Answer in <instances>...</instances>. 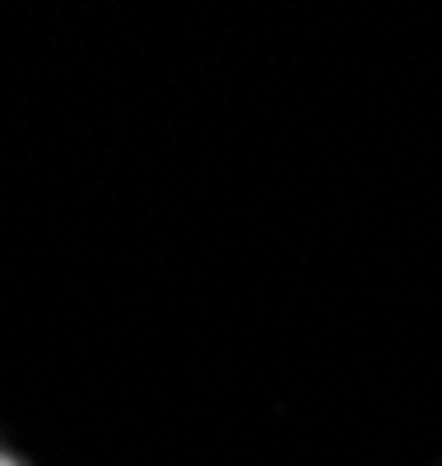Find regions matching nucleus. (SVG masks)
<instances>
[{
    "label": "nucleus",
    "mask_w": 442,
    "mask_h": 466,
    "mask_svg": "<svg viewBox=\"0 0 442 466\" xmlns=\"http://www.w3.org/2000/svg\"><path fill=\"white\" fill-rule=\"evenodd\" d=\"M0 466H15V461H5V457H0Z\"/></svg>",
    "instance_id": "1"
}]
</instances>
